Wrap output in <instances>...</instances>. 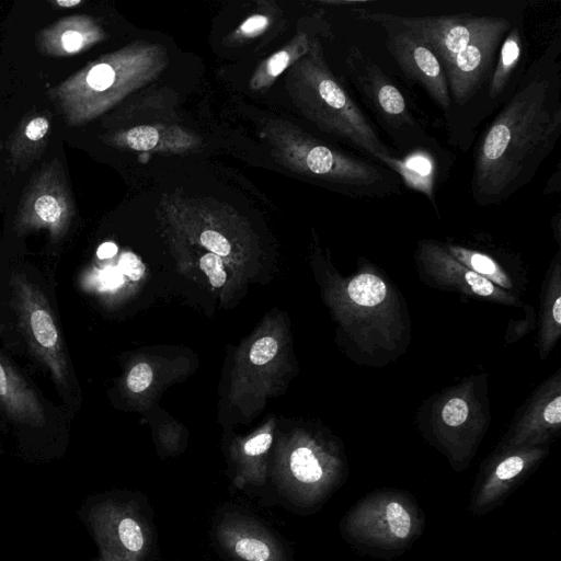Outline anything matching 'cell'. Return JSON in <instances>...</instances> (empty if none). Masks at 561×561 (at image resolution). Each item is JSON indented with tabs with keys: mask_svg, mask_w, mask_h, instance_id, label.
I'll use <instances>...</instances> for the list:
<instances>
[{
	"mask_svg": "<svg viewBox=\"0 0 561 561\" xmlns=\"http://www.w3.org/2000/svg\"><path fill=\"white\" fill-rule=\"evenodd\" d=\"M152 376L151 367L146 363H139L130 369L127 386L133 392H141L149 387Z\"/></svg>",
	"mask_w": 561,
	"mask_h": 561,
	"instance_id": "f1b7e54d",
	"label": "cell"
},
{
	"mask_svg": "<svg viewBox=\"0 0 561 561\" xmlns=\"http://www.w3.org/2000/svg\"><path fill=\"white\" fill-rule=\"evenodd\" d=\"M316 37V33H309L305 28L299 30L280 49L256 67L249 81L250 90L255 92L267 90L284 71L308 54Z\"/></svg>",
	"mask_w": 561,
	"mask_h": 561,
	"instance_id": "44dd1931",
	"label": "cell"
},
{
	"mask_svg": "<svg viewBox=\"0 0 561 561\" xmlns=\"http://www.w3.org/2000/svg\"><path fill=\"white\" fill-rule=\"evenodd\" d=\"M424 518L411 495L398 490H379L357 502L340 528L351 542L382 551L409 547L423 530Z\"/></svg>",
	"mask_w": 561,
	"mask_h": 561,
	"instance_id": "52a82bcc",
	"label": "cell"
},
{
	"mask_svg": "<svg viewBox=\"0 0 561 561\" xmlns=\"http://www.w3.org/2000/svg\"><path fill=\"white\" fill-rule=\"evenodd\" d=\"M199 267L208 276L214 287H220L226 282L227 275L219 255L211 252L205 253L199 259Z\"/></svg>",
	"mask_w": 561,
	"mask_h": 561,
	"instance_id": "4316f807",
	"label": "cell"
},
{
	"mask_svg": "<svg viewBox=\"0 0 561 561\" xmlns=\"http://www.w3.org/2000/svg\"><path fill=\"white\" fill-rule=\"evenodd\" d=\"M560 41L534 61L477 144L471 195L500 205L528 185L561 135Z\"/></svg>",
	"mask_w": 561,
	"mask_h": 561,
	"instance_id": "6da1fadb",
	"label": "cell"
},
{
	"mask_svg": "<svg viewBox=\"0 0 561 561\" xmlns=\"http://www.w3.org/2000/svg\"><path fill=\"white\" fill-rule=\"evenodd\" d=\"M345 69L358 98L376 117L399 153L405 156L424 150L437 158L447 157L439 142L426 133L411 112L392 79L357 45L348 48Z\"/></svg>",
	"mask_w": 561,
	"mask_h": 561,
	"instance_id": "8992f818",
	"label": "cell"
},
{
	"mask_svg": "<svg viewBox=\"0 0 561 561\" xmlns=\"http://www.w3.org/2000/svg\"><path fill=\"white\" fill-rule=\"evenodd\" d=\"M540 353L542 357L553 347L561 333V282L560 264L556 263L554 273L550 277L549 285L542 301Z\"/></svg>",
	"mask_w": 561,
	"mask_h": 561,
	"instance_id": "603a6c76",
	"label": "cell"
},
{
	"mask_svg": "<svg viewBox=\"0 0 561 561\" xmlns=\"http://www.w3.org/2000/svg\"><path fill=\"white\" fill-rule=\"evenodd\" d=\"M211 539L227 561H293L284 540L256 516L236 506L214 517Z\"/></svg>",
	"mask_w": 561,
	"mask_h": 561,
	"instance_id": "7c38bea8",
	"label": "cell"
},
{
	"mask_svg": "<svg viewBox=\"0 0 561 561\" xmlns=\"http://www.w3.org/2000/svg\"><path fill=\"white\" fill-rule=\"evenodd\" d=\"M117 253V245L113 242H104L102 243L96 251V255L99 259H111Z\"/></svg>",
	"mask_w": 561,
	"mask_h": 561,
	"instance_id": "d6a6232c",
	"label": "cell"
},
{
	"mask_svg": "<svg viewBox=\"0 0 561 561\" xmlns=\"http://www.w3.org/2000/svg\"><path fill=\"white\" fill-rule=\"evenodd\" d=\"M525 47L522 26L517 24L516 20L502 42L489 80L486 96L491 104L500 103L502 100L506 101L512 94L508 92L510 84L514 79L522 78H517V71L524 61Z\"/></svg>",
	"mask_w": 561,
	"mask_h": 561,
	"instance_id": "ffe728a7",
	"label": "cell"
},
{
	"mask_svg": "<svg viewBox=\"0 0 561 561\" xmlns=\"http://www.w3.org/2000/svg\"><path fill=\"white\" fill-rule=\"evenodd\" d=\"M0 408L22 424L42 427L45 411L35 391L21 375L0 355Z\"/></svg>",
	"mask_w": 561,
	"mask_h": 561,
	"instance_id": "e0dca14e",
	"label": "cell"
},
{
	"mask_svg": "<svg viewBox=\"0 0 561 561\" xmlns=\"http://www.w3.org/2000/svg\"><path fill=\"white\" fill-rule=\"evenodd\" d=\"M560 376L540 389L529 408L515 424L504 448L543 446L561 424Z\"/></svg>",
	"mask_w": 561,
	"mask_h": 561,
	"instance_id": "9a60e30c",
	"label": "cell"
},
{
	"mask_svg": "<svg viewBox=\"0 0 561 561\" xmlns=\"http://www.w3.org/2000/svg\"><path fill=\"white\" fill-rule=\"evenodd\" d=\"M278 345L275 339L264 336L259 339L250 350V360L255 365H264L274 358Z\"/></svg>",
	"mask_w": 561,
	"mask_h": 561,
	"instance_id": "83f0119b",
	"label": "cell"
},
{
	"mask_svg": "<svg viewBox=\"0 0 561 561\" xmlns=\"http://www.w3.org/2000/svg\"><path fill=\"white\" fill-rule=\"evenodd\" d=\"M82 3L81 0H57L56 4L62 8H71Z\"/></svg>",
	"mask_w": 561,
	"mask_h": 561,
	"instance_id": "836d02e7",
	"label": "cell"
},
{
	"mask_svg": "<svg viewBox=\"0 0 561 561\" xmlns=\"http://www.w3.org/2000/svg\"><path fill=\"white\" fill-rule=\"evenodd\" d=\"M118 270L131 280H138L145 273V265L136 254L124 252L118 261Z\"/></svg>",
	"mask_w": 561,
	"mask_h": 561,
	"instance_id": "f546056e",
	"label": "cell"
},
{
	"mask_svg": "<svg viewBox=\"0 0 561 561\" xmlns=\"http://www.w3.org/2000/svg\"><path fill=\"white\" fill-rule=\"evenodd\" d=\"M380 164L399 176L401 182L422 194L438 214L435 184L438 179V158L432 152L419 150L402 157L396 154L382 158Z\"/></svg>",
	"mask_w": 561,
	"mask_h": 561,
	"instance_id": "d6986e66",
	"label": "cell"
},
{
	"mask_svg": "<svg viewBox=\"0 0 561 561\" xmlns=\"http://www.w3.org/2000/svg\"><path fill=\"white\" fill-rule=\"evenodd\" d=\"M273 443L270 433H261L243 443L242 458L238 460L233 484L239 490L264 488L268 481L267 469L262 465V457L267 454Z\"/></svg>",
	"mask_w": 561,
	"mask_h": 561,
	"instance_id": "7402d4cb",
	"label": "cell"
},
{
	"mask_svg": "<svg viewBox=\"0 0 561 561\" xmlns=\"http://www.w3.org/2000/svg\"><path fill=\"white\" fill-rule=\"evenodd\" d=\"M272 23V14L257 11L248 16L239 26L230 33L225 42L228 45L243 44L262 35Z\"/></svg>",
	"mask_w": 561,
	"mask_h": 561,
	"instance_id": "484cf974",
	"label": "cell"
},
{
	"mask_svg": "<svg viewBox=\"0 0 561 561\" xmlns=\"http://www.w3.org/2000/svg\"><path fill=\"white\" fill-rule=\"evenodd\" d=\"M354 13L358 20L380 25L386 34V48L401 71L425 90L448 122L451 100L445 72L434 53L417 36L391 20L387 12L355 8Z\"/></svg>",
	"mask_w": 561,
	"mask_h": 561,
	"instance_id": "8fae6325",
	"label": "cell"
},
{
	"mask_svg": "<svg viewBox=\"0 0 561 561\" xmlns=\"http://www.w3.org/2000/svg\"><path fill=\"white\" fill-rule=\"evenodd\" d=\"M347 294L355 305L371 308L385 300L387 285L378 275L366 272L356 275L348 283Z\"/></svg>",
	"mask_w": 561,
	"mask_h": 561,
	"instance_id": "d4e9b609",
	"label": "cell"
},
{
	"mask_svg": "<svg viewBox=\"0 0 561 561\" xmlns=\"http://www.w3.org/2000/svg\"><path fill=\"white\" fill-rule=\"evenodd\" d=\"M13 306L30 350L59 387H67L68 360L62 335L44 293L24 274L12 276Z\"/></svg>",
	"mask_w": 561,
	"mask_h": 561,
	"instance_id": "30bf717a",
	"label": "cell"
},
{
	"mask_svg": "<svg viewBox=\"0 0 561 561\" xmlns=\"http://www.w3.org/2000/svg\"><path fill=\"white\" fill-rule=\"evenodd\" d=\"M547 448H504L484 468L470 502V511L481 516L496 507L546 456Z\"/></svg>",
	"mask_w": 561,
	"mask_h": 561,
	"instance_id": "4fadbf2b",
	"label": "cell"
},
{
	"mask_svg": "<svg viewBox=\"0 0 561 561\" xmlns=\"http://www.w3.org/2000/svg\"><path fill=\"white\" fill-rule=\"evenodd\" d=\"M388 14L434 53L446 76L451 108L456 107L454 118L460 111L465 116L488 88L496 54L515 22L493 14Z\"/></svg>",
	"mask_w": 561,
	"mask_h": 561,
	"instance_id": "7a4b0ae2",
	"label": "cell"
},
{
	"mask_svg": "<svg viewBox=\"0 0 561 561\" xmlns=\"http://www.w3.org/2000/svg\"><path fill=\"white\" fill-rule=\"evenodd\" d=\"M99 280L103 290H113L123 284L124 278L118 267L108 266L99 272Z\"/></svg>",
	"mask_w": 561,
	"mask_h": 561,
	"instance_id": "4dcf8cb0",
	"label": "cell"
},
{
	"mask_svg": "<svg viewBox=\"0 0 561 561\" xmlns=\"http://www.w3.org/2000/svg\"><path fill=\"white\" fill-rule=\"evenodd\" d=\"M100 561H157L153 512L141 493L103 500L93 511Z\"/></svg>",
	"mask_w": 561,
	"mask_h": 561,
	"instance_id": "ba28073f",
	"label": "cell"
},
{
	"mask_svg": "<svg viewBox=\"0 0 561 561\" xmlns=\"http://www.w3.org/2000/svg\"><path fill=\"white\" fill-rule=\"evenodd\" d=\"M111 144L126 150L183 154L196 151L203 144L195 131L175 124H144L117 131Z\"/></svg>",
	"mask_w": 561,
	"mask_h": 561,
	"instance_id": "2e32d148",
	"label": "cell"
},
{
	"mask_svg": "<svg viewBox=\"0 0 561 561\" xmlns=\"http://www.w3.org/2000/svg\"><path fill=\"white\" fill-rule=\"evenodd\" d=\"M417 257L424 270L439 284L501 304L519 305L516 297L465 266L438 243L421 241Z\"/></svg>",
	"mask_w": 561,
	"mask_h": 561,
	"instance_id": "5bb4252c",
	"label": "cell"
},
{
	"mask_svg": "<svg viewBox=\"0 0 561 561\" xmlns=\"http://www.w3.org/2000/svg\"><path fill=\"white\" fill-rule=\"evenodd\" d=\"M70 222V206L62 192L53 185L38 186L26 202L21 214L19 228L23 231L46 228L51 240L65 234Z\"/></svg>",
	"mask_w": 561,
	"mask_h": 561,
	"instance_id": "ac0fdd59",
	"label": "cell"
},
{
	"mask_svg": "<svg viewBox=\"0 0 561 561\" xmlns=\"http://www.w3.org/2000/svg\"><path fill=\"white\" fill-rule=\"evenodd\" d=\"M262 135L273 159L299 175L321 181L355 197L401 193L402 182L389 169L327 145L290 122L268 119Z\"/></svg>",
	"mask_w": 561,
	"mask_h": 561,
	"instance_id": "277c9868",
	"label": "cell"
},
{
	"mask_svg": "<svg viewBox=\"0 0 561 561\" xmlns=\"http://www.w3.org/2000/svg\"><path fill=\"white\" fill-rule=\"evenodd\" d=\"M48 121L45 117L33 118L25 127L24 135L30 141L43 139L48 131Z\"/></svg>",
	"mask_w": 561,
	"mask_h": 561,
	"instance_id": "1f68e13d",
	"label": "cell"
},
{
	"mask_svg": "<svg viewBox=\"0 0 561 561\" xmlns=\"http://www.w3.org/2000/svg\"><path fill=\"white\" fill-rule=\"evenodd\" d=\"M168 61L162 45L138 41L91 62L62 88L75 100V121L99 116L154 80Z\"/></svg>",
	"mask_w": 561,
	"mask_h": 561,
	"instance_id": "5b68a950",
	"label": "cell"
},
{
	"mask_svg": "<svg viewBox=\"0 0 561 561\" xmlns=\"http://www.w3.org/2000/svg\"><path fill=\"white\" fill-rule=\"evenodd\" d=\"M444 247L457 261L492 284L504 288L512 287V283L503 268L488 254L456 244Z\"/></svg>",
	"mask_w": 561,
	"mask_h": 561,
	"instance_id": "cb8c5ba5",
	"label": "cell"
},
{
	"mask_svg": "<svg viewBox=\"0 0 561 561\" xmlns=\"http://www.w3.org/2000/svg\"><path fill=\"white\" fill-rule=\"evenodd\" d=\"M345 478L342 458L312 445L293 448L272 474V489L293 511L309 514L319 510Z\"/></svg>",
	"mask_w": 561,
	"mask_h": 561,
	"instance_id": "9c48e42d",
	"label": "cell"
},
{
	"mask_svg": "<svg viewBox=\"0 0 561 561\" xmlns=\"http://www.w3.org/2000/svg\"><path fill=\"white\" fill-rule=\"evenodd\" d=\"M285 88L301 115L321 131L379 164L382 158L393 154L331 71L318 37L312 41L308 54L287 70Z\"/></svg>",
	"mask_w": 561,
	"mask_h": 561,
	"instance_id": "3957f363",
	"label": "cell"
}]
</instances>
